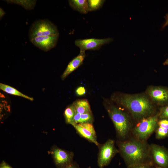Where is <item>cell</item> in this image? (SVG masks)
I'll return each instance as SVG.
<instances>
[{
    "label": "cell",
    "instance_id": "15",
    "mask_svg": "<svg viewBox=\"0 0 168 168\" xmlns=\"http://www.w3.org/2000/svg\"><path fill=\"white\" fill-rule=\"evenodd\" d=\"M68 2L72 8L81 13L85 14L89 12L87 0H70Z\"/></svg>",
    "mask_w": 168,
    "mask_h": 168
},
{
    "label": "cell",
    "instance_id": "24",
    "mask_svg": "<svg viewBox=\"0 0 168 168\" xmlns=\"http://www.w3.org/2000/svg\"><path fill=\"white\" fill-rule=\"evenodd\" d=\"M152 164L151 163L139 164L128 167V168H151Z\"/></svg>",
    "mask_w": 168,
    "mask_h": 168
},
{
    "label": "cell",
    "instance_id": "17",
    "mask_svg": "<svg viewBox=\"0 0 168 168\" xmlns=\"http://www.w3.org/2000/svg\"><path fill=\"white\" fill-rule=\"evenodd\" d=\"M8 3L14 4L21 6L25 9L31 10L34 9L35 6L36 0H7Z\"/></svg>",
    "mask_w": 168,
    "mask_h": 168
},
{
    "label": "cell",
    "instance_id": "6",
    "mask_svg": "<svg viewBox=\"0 0 168 168\" xmlns=\"http://www.w3.org/2000/svg\"><path fill=\"white\" fill-rule=\"evenodd\" d=\"M99 147L98 165L100 168H103L109 164L113 158L119 151L115 147L114 141L112 139L108 140Z\"/></svg>",
    "mask_w": 168,
    "mask_h": 168
},
{
    "label": "cell",
    "instance_id": "2",
    "mask_svg": "<svg viewBox=\"0 0 168 168\" xmlns=\"http://www.w3.org/2000/svg\"><path fill=\"white\" fill-rule=\"evenodd\" d=\"M119 152L128 167L151 163L149 160L151 151L145 141L138 139L119 141Z\"/></svg>",
    "mask_w": 168,
    "mask_h": 168
},
{
    "label": "cell",
    "instance_id": "13",
    "mask_svg": "<svg viewBox=\"0 0 168 168\" xmlns=\"http://www.w3.org/2000/svg\"><path fill=\"white\" fill-rule=\"evenodd\" d=\"M85 56V52L80 51L79 54L68 64L66 69L61 75V79L62 80H64L68 75L81 65Z\"/></svg>",
    "mask_w": 168,
    "mask_h": 168
},
{
    "label": "cell",
    "instance_id": "4",
    "mask_svg": "<svg viewBox=\"0 0 168 168\" xmlns=\"http://www.w3.org/2000/svg\"><path fill=\"white\" fill-rule=\"evenodd\" d=\"M159 114L144 118L133 130L134 135L138 140L145 141L156 131L158 127Z\"/></svg>",
    "mask_w": 168,
    "mask_h": 168
},
{
    "label": "cell",
    "instance_id": "1",
    "mask_svg": "<svg viewBox=\"0 0 168 168\" xmlns=\"http://www.w3.org/2000/svg\"><path fill=\"white\" fill-rule=\"evenodd\" d=\"M111 100L126 109L137 120L151 116L155 111L152 103L144 94L116 93L111 96Z\"/></svg>",
    "mask_w": 168,
    "mask_h": 168
},
{
    "label": "cell",
    "instance_id": "28",
    "mask_svg": "<svg viewBox=\"0 0 168 168\" xmlns=\"http://www.w3.org/2000/svg\"><path fill=\"white\" fill-rule=\"evenodd\" d=\"M63 168H79V167L76 163L73 162L70 165Z\"/></svg>",
    "mask_w": 168,
    "mask_h": 168
},
{
    "label": "cell",
    "instance_id": "19",
    "mask_svg": "<svg viewBox=\"0 0 168 168\" xmlns=\"http://www.w3.org/2000/svg\"><path fill=\"white\" fill-rule=\"evenodd\" d=\"M105 0H87L89 11H93L98 10L101 7Z\"/></svg>",
    "mask_w": 168,
    "mask_h": 168
},
{
    "label": "cell",
    "instance_id": "30",
    "mask_svg": "<svg viewBox=\"0 0 168 168\" xmlns=\"http://www.w3.org/2000/svg\"><path fill=\"white\" fill-rule=\"evenodd\" d=\"M164 65H168V58L166 59V60L163 63Z\"/></svg>",
    "mask_w": 168,
    "mask_h": 168
},
{
    "label": "cell",
    "instance_id": "23",
    "mask_svg": "<svg viewBox=\"0 0 168 168\" xmlns=\"http://www.w3.org/2000/svg\"><path fill=\"white\" fill-rule=\"evenodd\" d=\"M158 127L168 129V119H161L158 121Z\"/></svg>",
    "mask_w": 168,
    "mask_h": 168
},
{
    "label": "cell",
    "instance_id": "31",
    "mask_svg": "<svg viewBox=\"0 0 168 168\" xmlns=\"http://www.w3.org/2000/svg\"><path fill=\"white\" fill-rule=\"evenodd\" d=\"M156 168H162L159 167H156Z\"/></svg>",
    "mask_w": 168,
    "mask_h": 168
},
{
    "label": "cell",
    "instance_id": "26",
    "mask_svg": "<svg viewBox=\"0 0 168 168\" xmlns=\"http://www.w3.org/2000/svg\"><path fill=\"white\" fill-rule=\"evenodd\" d=\"M0 168H12V167L5 161L3 160L0 163Z\"/></svg>",
    "mask_w": 168,
    "mask_h": 168
},
{
    "label": "cell",
    "instance_id": "9",
    "mask_svg": "<svg viewBox=\"0 0 168 168\" xmlns=\"http://www.w3.org/2000/svg\"><path fill=\"white\" fill-rule=\"evenodd\" d=\"M151 153L157 167L168 168V151L164 147L155 144L150 146Z\"/></svg>",
    "mask_w": 168,
    "mask_h": 168
},
{
    "label": "cell",
    "instance_id": "7",
    "mask_svg": "<svg viewBox=\"0 0 168 168\" xmlns=\"http://www.w3.org/2000/svg\"><path fill=\"white\" fill-rule=\"evenodd\" d=\"M53 158L54 162L58 168H63L73 162L74 153L53 145L49 151Z\"/></svg>",
    "mask_w": 168,
    "mask_h": 168
},
{
    "label": "cell",
    "instance_id": "5",
    "mask_svg": "<svg viewBox=\"0 0 168 168\" xmlns=\"http://www.w3.org/2000/svg\"><path fill=\"white\" fill-rule=\"evenodd\" d=\"M59 34L57 27L48 19H39L35 21L29 30L30 40L38 36Z\"/></svg>",
    "mask_w": 168,
    "mask_h": 168
},
{
    "label": "cell",
    "instance_id": "11",
    "mask_svg": "<svg viewBox=\"0 0 168 168\" xmlns=\"http://www.w3.org/2000/svg\"><path fill=\"white\" fill-rule=\"evenodd\" d=\"M147 93L154 102L164 105L168 103V88L162 86H150Z\"/></svg>",
    "mask_w": 168,
    "mask_h": 168
},
{
    "label": "cell",
    "instance_id": "16",
    "mask_svg": "<svg viewBox=\"0 0 168 168\" xmlns=\"http://www.w3.org/2000/svg\"><path fill=\"white\" fill-rule=\"evenodd\" d=\"M0 89L8 94L23 97L31 101H33L34 100V99L32 97H29L23 94L16 89L10 86L0 83Z\"/></svg>",
    "mask_w": 168,
    "mask_h": 168
},
{
    "label": "cell",
    "instance_id": "18",
    "mask_svg": "<svg viewBox=\"0 0 168 168\" xmlns=\"http://www.w3.org/2000/svg\"><path fill=\"white\" fill-rule=\"evenodd\" d=\"M76 113L75 108L72 104L68 106L64 112V116L67 124L72 125L73 119Z\"/></svg>",
    "mask_w": 168,
    "mask_h": 168
},
{
    "label": "cell",
    "instance_id": "10",
    "mask_svg": "<svg viewBox=\"0 0 168 168\" xmlns=\"http://www.w3.org/2000/svg\"><path fill=\"white\" fill-rule=\"evenodd\" d=\"M59 34L35 37L30 40L35 46L45 52L48 51L56 45Z\"/></svg>",
    "mask_w": 168,
    "mask_h": 168
},
{
    "label": "cell",
    "instance_id": "8",
    "mask_svg": "<svg viewBox=\"0 0 168 168\" xmlns=\"http://www.w3.org/2000/svg\"><path fill=\"white\" fill-rule=\"evenodd\" d=\"M113 41L111 38L103 39L90 38L78 39L75 41V44L78 47L80 51H85L88 50H98L103 45Z\"/></svg>",
    "mask_w": 168,
    "mask_h": 168
},
{
    "label": "cell",
    "instance_id": "27",
    "mask_svg": "<svg viewBox=\"0 0 168 168\" xmlns=\"http://www.w3.org/2000/svg\"><path fill=\"white\" fill-rule=\"evenodd\" d=\"M164 17L165 19V22L162 26V29H164L168 25V13Z\"/></svg>",
    "mask_w": 168,
    "mask_h": 168
},
{
    "label": "cell",
    "instance_id": "25",
    "mask_svg": "<svg viewBox=\"0 0 168 168\" xmlns=\"http://www.w3.org/2000/svg\"><path fill=\"white\" fill-rule=\"evenodd\" d=\"M86 93V91L84 87L80 86L78 87L75 91V93L78 96H82L84 95Z\"/></svg>",
    "mask_w": 168,
    "mask_h": 168
},
{
    "label": "cell",
    "instance_id": "21",
    "mask_svg": "<svg viewBox=\"0 0 168 168\" xmlns=\"http://www.w3.org/2000/svg\"><path fill=\"white\" fill-rule=\"evenodd\" d=\"M156 131V137L157 139L164 138L168 136V129L158 126Z\"/></svg>",
    "mask_w": 168,
    "mask_h": 168
},
{
    "label": "cell",
    "instance_id": "20",
    "mask_svg": "<svg viewBox=\"0 0 168 168\" xmlns=\"http://www.w3.org/2000/svg\"><path fill=\"white\" fill-rule=\"evenodd\" d=\"M94 118L92 113H86L81 114L78 124L84 123H92Z\"/></svg>",
    "mask_w": 168,
    "mask_h": 168
},
{
    "label": "cell",
    "instance_id": "14",
    "mask_svg": "<svg viewBox=\"0 0 168 168\" xmlns=\"http://www.w3.org/2000/svg\"><path fill=\"white\" fill-rule=\"evenodd\" d=\"M72 104L74 106L77 113L81 114L92 113L90 105L86 99H78L74 101Z\"/></svg>",
    "mask_w": 168,
    "mask_h": 168
},
{
    "label": "cell",
    "instance_id": "3",
    "mask_svg": "<svg viewBox=\"0 0 168 168\" xmlns=\"http://www.w3.org/2000/svg\"><path fill=\"white\" fill-rule=\"evenodd\" d=\"M104 105L115 128L118 136L122 138L128 135L132 127V123L128 115L111 102L105 100Z\"/></svg>",
    "mask_w": 168,
    "mask_h": 168
},
{
    "label": "cell",
    "instance_id": "12",
    "mask_svg": "<svg viewBox=\"0 0 168 168\" xmlns=\"http://www.w3.org/2000/svg\"><path fill=\"white\" fill-rule=\"evenodd\" d=\"M73 126L81 136L99 147L100 144L97 141L96 132L92 123H80Z\"/></svg>",
    "mask_w": 168,
    "mask_h": 168
},
{
    "label": "cell",
    "instance_id": "29",
    "mask_svg": "<svg viewBox=\"0 0 168 168\" xmlns=\"http://www.w3.org/2000/svg\"><path fill=\"white\" fill-rule=\"evenodd\" d=\"M6 13L4 10L1 7L0 8V19H1L5 15Z\"/></svg>",
    "mask_w": 168,
    "mask_h": 168
},
{
    "label": "cell",
    "instance_id": "22",
    "mask_svg": "<svg viewBox=\"0 0 168 168\" xmlns=\"http://www.w3.org/2000/svg\"><path fill=\"white\" fill-rule=\"evenodd\" d=\"M159 117L161 119H168V105L160 108Z\"/></svg>",
    "mask_w": 168,
    "mask_h": 168
}]
</instances>
